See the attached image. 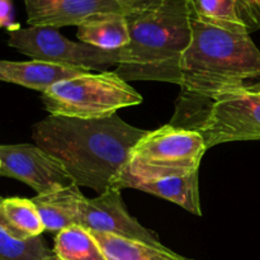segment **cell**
Instances as JSON below:
<instances>
[{
    "mask_svg": "<svg viewBox=\"0 0 260 260\" xmlns=\"http://www.w3.org/2000/svg\"><path fill=\"white\" fill-rule=\"evenodd\" d=\"M180 94L170 124L194 129L220 96L260 86V50L245 32L192 19L180 60Z\"/></svg>",
    "mask_w": 260,
    "mask_h": 260,
    "instance_id": "1",
    "label": "cell"
},
{
    "mask_svg": "<svg viewBox=\"0 0 260 260\" xmlns=\"http://www.w3.org/2000/svg\"><path fill=\"white\" fill-rule=\"evenodd\" d=\"M50 253L42 236L19 241L0 229V260H43Z\"/></svg>",
    "mask_w": 260,
    "mask_h": 260,
    "instance_id": "19",
    "label": "cell"
},
{
    "mask_svg": "<svg viewBox=\"0 0 260 260\" xmlns=\"http://www.w3.org/2000/svg\"><path fill=\"white\" fill-rule=\"evenodd\" d=\"M194 131L207 149L220 144L260 140V94L244 89L220 96L211 104Z\"/></svg>",
    "mask_w": 260,
    "mask_h": 260,
    "instance_id": "7",
    "label": "cell"
},
{
    "mask_svg": "<svg viewBox=\"0 0 260 260\" xmlns=\"http://www.w3.org/2000/svg\"><path fill=\"white\" fill-rule=\"evenodd\" d=\"M207 150L203 136L194 129L169 123L147 131L129 152L119 189L127 180L154 182L197 172Z\"/></svg>",
    "mask_w": 260,
    "mask_h": 260,
    "instance_id": "4",
    "label": "cell"
},
{
    "mask_svg": "<svg viewBox=\"0 0 260 260\" xmlns=\"http://www.w3.org/2000/svg\"><path fill=\"white\" fill-rule=\"evenodd\" d=\"M146 132L117 113L101 119L50 114L32 127V139L62 162L78 187L90 188L99 196L119 189L129 152Z\"/></svg>",
    "mask_w": 260,
    "mask_h": 260,
    "instance_id": "2",
    "label": "cell"
},
{
    "mask_svg": "<svg viewBox=\"0 0 260 260\" xmlns=\"http://www.w3.org/2000/svg\"><path fill=\"white\" fill-rule=\"evenodd\" d=\"M83 197L80 187L74 184L45 194H37L32 198L45 226V231L58 234L70 226L78 225L79 206Z\"/></svg>",
    "mask_w": 260,
    "mask_h": 260,
    "instance_id": "13",
    "label": "cell"
},
{
    "mask_svg": "<svg viewBox=\"0 0 260 260\" xmlns=\"http://www.w3.org/2000/svg\"><path fill=\"white\" fill-rule=\"evenodd\" d=\"M0 229L19 241L38 238L45 233L33 201L19 197L3 198L0 202Z\"/></svg>",
    "mask_w": 260,
    "mask_h": 260,
    "instance_id": "15",
    "label": "cell"
},
{
    "mask_svg": "<svg viewBox=\"0 0 260 260\" xmlns=\"http://www.w3.org/2000/svg\"><path fill=\"white\" fill-rule=\"evenodd\" d=\"M76 37L106 51H117L127 47L131 41L128 23L123 14H103L86 20L78 27Z\"/></svg>",
    "mask_w": 260,
    "mask_h": 260,
    "instance_id": "16",
    "label": "cell"
},
{
    "mask_svg": "<svg viewBox=\"0 0 260 260\" xmlns=\"http://www.w3.org/2000/svg\"><path fill=\"white\" fill-rule=\"evenodd\" d=\"M78 225L90 233L109 234L165 248L154 231L142 226L129 215L119 189H108L90 200L84 196L79 206Z\"/></svg>",
    "mask_w": 260,
    "mask_h": 260,
    "instance_id": "9",
    "label": "cell"
},
{
    "mask_svg": "<svg viewBox=\"0 0 260 260\" xmlns=\"http://www.w3.org/2000/svg\"><path fill=\"white\" fill-rule=\"evenodd\" d=\"M29 27L81 25L103 14H127L122 0H24Z\"/></svg>",
    "mask_w": 260,
    "mask_h": 260,
    "instance_id": "10",
    "label": "cell"
},
{
    "mask_svg": "<svg viewBox=\"0 0 260 260\" xmlns=\"http://www.w3.org/2000/svg\"><path fill=\"white\" fill-rule=\"evenodd\" d=\"M128 46L116 71L126 81H165L179 85L180 60L192 38L187 0H149L126 14Z\"/></svg>",
    "mask_w": 260,
    "mask_h": 260,
    "instance_id": "3",
    "label": "cell"
},
{
    "mask_svg": "<svg viewBox=\"0 0 260 260\" xmlns=\"http://www.w3.org/2000/svg\"><path fill=\"white\" fill-rule=\"evenodd\" d=\"M200 170L183 177H172L154 182L127 180L124 188H134L175 203L196 216H202L200 198Z\"/></svg>",
    "mask_w": 260,
    "mask_h": 260,
    "instance_id": "14",
    "label": "cell"
},
{
    "mask_svg": "<svg viewBox=\"0 0 260 260\" xmlns=\"http://www.w3.org/2000/svg\"><path fill=\"white\" fill-rule=\"evenodd\" d=\"M255 90H256V91H258V93L260 94V86H259V88H255Z\"/></svg>",
    "mask_w": 260,
    "mask_h": 260,
    "instance_id": "24",
    "label": "cell"
},
{
    "mask_svg": "<svg viewBox=\"0 0 260 260\" xmlns=\"http://www.w3.org/2000/svg\"><path fill=\"white\" fill-rule=\"evenodd\" d=\"M107 260H188L169 248H156L109 234L91 233Z\"/></svg>",
    "mask_w": 260,
    "mask_h": 260,
    "instance_id": "17",
    "label": "cell"
},
{
    "mask_svg": "<svg viewBox=\"0 0 260 260\" xmlns=\"http://www.w3.org/2000/svg\"><path fill=\"white\" fill-rule=\"evenodd\" d=\"M0 28H5L8 32L20 28L19 23L15 22L14 5L12 0H0Z\"/></svg>",
    "mask_w": 260,
    "mask_h": 260,
    "instance_id": "20",
    "label": "cell"
},
{
    "mask_svg": "<svg viewBox=\"0 0 260 260\" xmlns=\"http://www.w3.org/2000/svg\"><path fill=\"white\" fill-rule=\"evenodd\" d=\"M0 175L29 185L37 194L75 184L62 162L37 145H0Z\"/></svg>",
    "mask_w": 260,
    "mask_h": 260,
    "instance_id": "8",
    "label": "cell"
},
{
    "mask_svg": "<svg viewBox=\"0 0 260 260\" xmlns=\"http://www.w3.org/2000/svg\"><path fill=\"white\" fill-rule=\"evenodd\" d=\"M43 260H63V259H61L60 256L56 255V254L53 253V251H51V253L48 254L47 256H45V259H43Z\"/></svg>",
    "mask_w": 260,
    "mask_h": 260,
    "instance_id": "22",
    "label": "cell"
},
{
    "mask_svg": "<svg viewBox=\"0 0 260 260\" xmlns=\"http://www.w3.org/2000/svg\"><path fill=\"white\" fill-rule=\"evenodd\" d=\"M8 45L18 52L45 62L78 66L89 70L118 66L122 50L106 51L84 42H74L55 28H18L9 32Z\"/></svg>",
    "mask_w": 260,
    "mask_h": 260,
    "instance_id": "6",
    "label": "cell"
},
{
    "mask_svg": "<svg viewBox=\"0 0 260 260\" xmlns=\"http://www.w3.org/2000/svg\"><path fill=\"white\" fill-rule=\"evenodd\" d=\"M0 172H2V157H0Z\"/></svg>",
    "mask_w": 260,
    "mask_h": 260,
    "instance_id": "23",
    "label": "cell"
},
{
    "mask_svg": "<svg viewBox=\"0 0 260 260\" xmlns=\"http://www.w3.org/2000/svg\"><path fill=\"white\" fill-rule=\"evenodd\" d=\"M42 103L51 116L80 119L111 117L142 103V95L116 71L83 74L65 79L43 91Z\"/></svg>",
    "mask_w": 260,
    "mask_h": 260,
    "instance_id": "5",
    "label": "cell"
},
{
    "mask_svg": "<svg viewBox=\"0 0 260 260\" xmlns=\"http://www.w3.org/2000/svg\"><path fill=\"white\" fill-rule=\"evenodd\" d=\"M52 251L63 260H107L90 231L79 225L56 234Z\"/></svg>",
    "mask_w": 260,
    "mask_h": 260,
    "instance_id": "18",
    "label": "cell"
},
{
    "mask_svg": "<svg viewBox=\"0 0 260 260\" xmlns=\"http://www.w3.org/2000/svg\"><path fill=\"white\" fill-rule=\"evenodd\" d=\"M91 70L62 63L45 61H8L0 60V81L17 84L24 88L43 93L53 84L65 79L75 78Z\"/></svg>",
    "mask_w": 260,
    "mask_h": 260,
    "instance_id": "12",
    "label": "cell"
},
{
    "mask_svg": "<svg viewBox=\"0 0 260 260\" xmlns=\"http://www.w3.org/2000/svg\"><path fill=\"white\" fill-rule=\"evenodd\" d=\"M122 2H123L124 5H126L127 13H129L132 12V10L137 9V8L142 7L144 4H146L149 0H122Z\"/></svg>",
    "mask_w": 260,
    "mask_h": 260,
    "instance_id": "21",
    "label": "cell"
},
{
    "mask_svg": "<svg viewBox=\"0 0 260 260\" xmlns=\"http://www.w3.org/2000/svg\"><path fill=\"white\" fill-rule=\"evenodd\" d=\"M192 19L251 35L260 29V0H187Z\"/></svg>",
    "mask_w": 260,
    "mask_h": 260,
    "instance_id": "11",
    "label": "cell"
}]
</instances>
